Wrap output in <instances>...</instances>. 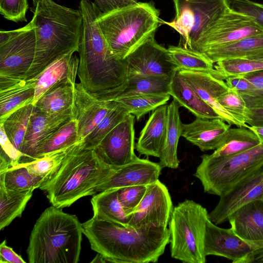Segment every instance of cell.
I'll return each instance as SVG.
<instances>
[{
  "mask_svg": "<svg viewBox=\"0 0 263 263\" xmlns=\"http://www.w3.org/2000/svg\"><path fill=\"white\" fill-rule=\"evenodd\" d=\"M83 25L79 48L78 76L85 89L98 98L107 100L128 79L126 59L110 52L97 22L101 12L90 0L79 4Z\"/></svg>",
  "mask_w": 263,
  "mask_h": 263,
  "instance_id": "cell-1",
  "label": "cell"
},
{
  "mask_svg": "<svg viewBox=\"0 0 263 263\" xmlns=\"http://www.w3.org/2000/svg\"><path fill=\"white\" fill-rule=\"evenodd\" d=\"M82 225L99 263L156 262L170 242L167 228L133 229L93 217Z\"/></svg>",
  "mask_w": 263,
  "mask_h": 263,
  "instance_id": "cell-2",
  "label": "cell"
},
{
  "mask_svg": "<svg viewBox=\"0 0 263 263\" xmlns=\"http://www.w3.org/2000/svg\"><path fill=\"white\" fill-rule=\"evenodd\" d=\"M30 10L34 26L36 48L33 63L26 79L34 78L62 56L78 52L83 17L79 9L53 0H32Z\"/></svg>",
  "mask_w": 263,
  "mask_h": 263,
  "instance_id": "cell-3",
  "label": "cell"
},
{
  "mask_svg": "<svg viewBox=\"0 0 263 263\" xmlns=\"http://www.w3.org/2000/svg\"><path fill=\"white\" fill-rule=\"evenodd\" d=\"M117 168L104 162L94 149L79 143L69 151L57 172L39 189L46 193L52 205L68 207L82 197L95 195L97 187Z\"/></svg>",
  "mask_w": 263,
  "mask_h": 263,
  "instance_id": "cell-4",
  "label": "cell"
},
{
  "mask_svg": "<svg viewBox=\"0 0 263 263\" xmlns=\"http://www.w3.org/2000/svg\"><path fill=\"white\" fill-rule=\"evenodd\" d=\"M83 228L78 217L51 205L36 221L27 249L30 263H77Z\"/></svg>",
  "mask_w": 263,
  "mask_h": 263,
  "instance_id": "cell-5",
  "label": "cell"
},
{
  "mask_svg": "<svg viewBox=\"0 0 263 263\" xmlns=\"http://www.w3.org/2000/svg\"><path fill=\"white\" fill-rule=\"evenodd\" d=\"M153 2H139L99 15L97 22L111 54L125 60L155 36L162 21Z\"/></svg>",
  "mask_w": 263,
  "mask_h": 263,
  "instance_id": "cell-6",
  "label": "cell"
},
{
  "mask_svg": "<svg viewBox=\"0 0 263 263\" xmlns=\"http://www.w3.org/2000/svg\"><path fill=\"white\" fill-rule=\"evenodd\" d=\"M201 158L194 176L204 192L220 197L263 167V143L230 156L204 154Z\"/></svg>",
  "mask_w": 263,
  "mask_h": 263,
  "instance_id": "cell-7",
  "label": "cell"
},
{
  "mask_svg": "<svg viewBox=\"0 0 263 263\" xmlns=\"http://www.w3.org/2000/svg\"><path fill=\"white\" fill-rule=\"evenodd\" d=\"M206 209L186 199L173 208L168 222L172 257L186 263H205Z\"/></svg>",
  "mask_w": 263,
  "mask_h": 263,
  "instance_id": "cell-8",
  "label": "cell"
},
{
  "mask_svg": "<svg viewBox=\"0 0 263 263\" xmlns=\"http://www.w3.org/2000/svg\"><path fill=\"white\" fill-rule=\"evenodd\" d=\"M176 15L172 22L162 21L181 36L179 45L191 49L205 30L231 8V0H173Z\"/></svg>",
  "mask_w": 263,
  "mask_h": 263,
  "instance_id": "cell-9",
  "label": "cell"
},
{
  "mask_svg": "<svg viewBox=\"0 0 263 263\" xmlns=\"http://www.w3.org/2000/svg\"><path fill=\"white\" fill-rule=\"evenodd\" d=\"M36 37L31 21L25 26L0 31V76L26 79L34 58Z\"/></svg>",
  "mask_w": 263,
  "mask_h": 263,
  "instance_id": "cell-10",
  "label": "cell"
},
{
  "mask_svg": "<svg viewBox=\"0 0 263 263\" xmlns=\"http://www.w3.org/2000/svg\"><path fill=\"white\" fill-rule=\"evenodd\" d=\"M262 33L251 17L230 8L205 30L191 49L202 53Z\"/></svg>",
  "mask_w": 263,
  "mask_h": 263,
  "instance_id": "cell-11",
  "label": "cell"
},
{
  "mask_svg": "<svg viewBox=\"0 0 263 263\" xmlns=\"http://www.w3.org/2000/svg\"><path fill=\"white\" fill-rule=\"evenodd\" d=\"M173 210L171 196L159 179L147 185L145 195L135 212L129 216L128 227L145 226L167 228Z\"/></svg>",
  "mask_w": 263,
  "mask_h": 263,
  "instance_id": "cell-12",
  "label": "cell"
},
{
  "mask_svg": "<svg viewBox=\"0 0 263 263\" xmlns=\"http://www.w3.org/2000/svg\"><path fill=\"white\" fill-rule=\"evenodd\" d=\"M128 78L157 76L172 78L179 70L172 62L167 48L159 45L155 36L149 38L126 58Z\"/></svg>",
  "mask_w": 263,
  "mask_h": 263,
  "instance_id": "cell-13",
  "label": "cell"
},
{
  "mask_svg": "<svg viewBox=\"0 0 263 263\" xmlns=\"http://www.w3.org/2000/svg\"><path fill=\"white\" fill-rule=\"evenodd\" d=\"M135 116L129 114L111 130L94 149L106 164L115 167L133 161L135 153Z\"/></svg>",
  "mask_w": 263,
  "mask_h": 263,
  "instance_id": "cell-14",
  "label": "cell"
},
{
  "mask_svg": "<svg viewBox=\"0 0 263 263\" xmlns=\"http://www.w3.org/2000/svg\"><path fill=\"white\" fill-rule=\"evenodd\" d=\"M259 199L263 200V167L220 196L218 204L209 214V218L216 225L221 224L240 206Z\"/></svg>",
  "mask_w": 263,
  "mask_h": 263,
  "instance_id": "cell-15",
  "label": "cell"
},
{
  "mask_svg": "<svg viewBox=\"0 0 263 263\" xmlns=\"http://www.w3.org/2000/svg\"><path fill=\"white\" fill-rule=\"evenodd\" d=\"M117 105L115 100L100 99L85 89L80 82L75 83L73 114L78 123L81 142Z\"/></svg>",
  "mask_w": 263,
  "mask_h": 263,
  "instance_id": "cell-16",
  "label": "cell"
},
{
  "mask_svg": "<svg viewBox=\"0 0 263 263\" xmlns=\"http://www.w3.org/2000/svg\"><path fill=\"white\" fill-rule=\"evenodd\" d=\"M253 250L239 237L231 228H220L209 218L204 237L206 256H221L231 260L233 263H242Z\"/></svg>",
  "mask_w": 263,
  "mask_h": 263,
  "instance_id": "cell-17",
  "label": "cell"
},
{
  "mask_svg": "<svg viewBox=\"0 0 263 263\" xmlns=\"http://www.w3.org/2000/svg\"><path fill=\"white\" fill-rule=\"evenodd\" d=\"M73 117V108L59 114H48L34 107L22 150L24 157L20 163L35 159L40 144Z\"/></svg>",
  "mask_w": 263,
  "mask_h": 263,
  "instance_id": "cell-18",
  "label": "cell"
},
{
  "mask_svg": "<svg viewBox=\"0 0 263 263\" xmlns=\"http://www.w3.org/2000/svg\"><path fill=\"white\" fill-rule=\"evenodd\" d=\"M162 168L159 163L137 156L131 162L117 167L107 180L97 187L96 194L109 189L151 184L159 179Z\"/></svg>",
  "mask_w": 263,
  "mask_h": 263,
  "instance_id": "cell-19",
  "label": "cell"
},
{
  "mask_svg": "<svg viewBox=\"0 0 263 263\" xmlns=\"http://www.w3.org/2000/svg\"><path fill=\"white\" fill-rule=\"evenodd\" d=\"M228 221L234 232L254 250L263 247V200L242 205L229 216Z\"/></svg>",
  "mask_w": 263,
  "mask_h": 263,
  "instance_id": "cell-20",
  "label": "cell"
},
{
  "mask_svg": "<svg viewBox=\"0 0 263 263\" xmlns=\"http://www.w3.org/2000/svg\"><path fill=\"white\" fill-rule=\"evenodd\" d=\"M179 72L200 98L219 114L221 119L231 125L246 127L226 111L218 102V98L229 89L224 80L219 79L207 72L184 69H180Z\"/></svg>",
  "mask_w": 263,
  "mask_h": 263,
  "instance_id": "cell-21",
  "label": "cell"
},
{
  "mask_svg": "<svg viewBox=\"0 0 263 263\" xmlns=\"http://www.w3.org/2000/svg\"><path fill=\"white\" fill-rule=\"evenodd\" d=\"M230 126L221 118L196 117L190 123H182L181 136L201 151L216 150L222 144Z\"/></svg>",
  "mask_w": 263,
  "mask_h": 263,
  "instance_id": "cell-22",
  "label": "cell"
},
{
  "mask_svg": "<svg viewBox=\"0 0 263 263\" xmlns=\"http://www.w3.org/2000/svg\"><path fill=\"white\" fill-rule=\"evenodd\" d=\"M74 53L62 56L34 77L35 87L33 105L54 85L66 82L76 83L79 59Z\"/></svg>",
  "mask_w": 263,
  "mask_h": 263,
  "instance_id": "cell-23",
  "label": "cell"
},
{
  "mask_svg": "<svg viewBox=\"0 0 263 263\" xmlns=\"http://www.w3.org/2000/svg\"><path fill=\"white\" fill-rule=\"evenodd\" d=\"M35 87L34 78L18 79L0 76V121L17 109L33 104Z\"/></svg>",
  "mask_w": 263,
  "mask_h": 263,
  "instance_id": "cell-24",
  "label": "cell"
},
{
  "mask_svg": "<svg viewBox=\"0 0 263 263\" xmlns=\"http://www.w3.org/2000/svg\"><path fill=\"white\" fill-rule=\"evenodd\" d=\"M167 106L153 111L140 132L135 148L140 155L160 158L167 127Z\"/></svg>",
  "mask_w": 263,
  "mask_h": 263,
  "instance_id": "cell-25",
  "label": "cell"
},
{
  "mask_svg": "<svg viewBox=\"0 0 263 263\" xmlns=\"http://www.w3.org/2000/svg\"><path fill=\"white\" fill-rule=\"evenodd\" d=\"M169 94L180 107H184L196 117L221 118L219 114L202 100L178 70L173 77Z\"/></svg>",
  "mask_w": 263,
  "mask_h": 263,
  "instance_id": "cell-26",
  "label": "cell"
},
{
  "mask_svg": "<svg viewBox=\"0 0 263 263\" xmlns=\"http://www.w3.org/2000/svg\"><path fill=\"white\" fill-rule=\"evenodd\" d=\"M178 103L173 100L167 106L166 135L159 164L162 168H177L179 164L177 147L182 134V123L180 118Z\"/></svg>",
  "mask_w": 263,
  "mask_h": 263,
  "instance_id": "cell-27",
  "label": "cell"
},
{
  "mask_svg": "<svg viewBox=\"0 0 263 263\" xmlns=\"http://www.w3.org/2000/svg\"><path fill=\"white\" fill-rule=\"evenodd\" d=\"M263 51V33L211 49L202 53L213 63L230 59L247 58Z\"/></svg>",
  "mask_w": 263,
  "mask_h": 263,
  "instance_id": "cell-28",
  "label": "cell"
},
{
  "mask_svg": "<svg viewBox=\"0 0 263 263\" xmlns=\"http://www.w3.org/2000/svg\"><path fill=\"white\" fill-rule=\"evenodd\" d=\"M118 189L105 190L93 196L91 199L93 217L128 227L129 216L126 215L119 201Z\"/></svg>",
  "mask_w": 263,
  "mask_h": 263,
  "instance_id": "cell-29",
  "label": "cell"
},
{
  "mask_svg": "<svg viewBox=\"0 0 263 263\" xmlns=\"http://www.w3.org/2000/svg\"><path fill=\"white\" fill-rule=\"evenodd\" d=\"M172 79L157 76L129 77L125 85L107 100L144 94H169Z\"/></svg>",
  "mask_w": 263,
  "mask_h": 263,
  "instance_id": "cell-30",
  "label": "cell"
},
{
  "mask_svg": "<svg viewBox=\"0 0 263 263\" xmlns=\"http://www.w3.org/2000/svg\"><path fill=\"white\" fill-rule=\"evenodd\" d=\"M75 83L66 82L54 85L34 104V108L48 114H59L73 108Z\"/></svg>",
  "mask_w": 263,
  "mask_h": 263,
  "instance_id": "cell-31",
  "label": "cell"
},
{
  "mask_svg": "<svg viewBox=\"0 0 263 263\" xmlns=\"http://www.w3.org/2000/svg\"><path fill=\"white\" fill-rule=\"evenodd\" d=\"M34 190L13 191L0 183V230L20 217L33 195Z\"/></svg>",
  "mask_w": 263,
  "mask_h": 263,
  "instance_id": "cell-32",
  "label": "cell"
},
{
  "mask_svg": "<svg viewBox=\"0 0 263 263\" xmlns=\"http://www.w3.org/2000/svg\"><path fill=\"white\" fill-rule=\"evenodd\" d=\"M260 143L257 136L249 128H230L220 147L212 155L215 157L230 156L248 151Z\"/></svg>",
  "mask_w": 263,
  "mask_h": 263,
  "instance_id": "cell-33",
  "label": "cell"
},
{
  "mask_svg": "<svg viewBox=\"0 0 263 263\" xmlns=\"http://www.w3.org/2000/svg\"><path fill=\"white\" fill-rule=\"evenodd\" d=\"M81 143L83 142L79 138L78 123L73 117L40 144L36 149L35 159Z\"/></svg>",
  "mask_w": 263,
  "mask_h": 263,
  "instance_id": "cell-34",
  "label": "cell"
},
{
  "mask_svg": "<svg viewBox=\"0 0 263 263\" xmlns=\"http://www.w3.org/2000/svg\"><path fill=\"white\" fill-rule=\"evenodd\" d=\"M33 109V104L27 105L14 111L1 122L8 139L21 152Z\"/></svg>",
  "mask_w": 263,
  "mask_h": 263,
  "instance_id": "cell-35",
  "label": "cell"
},
{
  "mask_svg": "<svg viewBox=\"0 0 263 263\" xmlns=\"http://www.w3.org/2000/svg\"><path fill=\"white\" fill-rule=\"evenodd\" d=\"M167 50L179 70L207 72L213 75L214 63L202 53L181 45L169 46Z\"/></svg>",
  "mask_w": 263,
  "mask_h": 263,
  "instance_id": "cell-36",
  "label": "cell"
},
{
  "mask_svg": "<svg viewBox=\"0 0 263 263\" xmlns=\"http://www.w3.org/2000/svg\"><path fill=\"white\" fill-rule=\"evenodd\" d=\"M45 179L31 173L23 163H18L6 171L0 172V183L13 191L39 189Z\"/></svg>",
  "mask_w": 263,
  "mask_h": 263,
  "instance_id": "cell-37",
  "label": "cell"
},
{
  "mask_svg": "<svg viewBox=\"0 0 263 263\" xmlns=\"http://www.w3.org/2000/svg\"><path fill=\"white\" fill-rule=\"evenodd\" d=\"M170 96L168 93H151L123 97L114 100L139 120L151 111L166 104Z\"/></svg>",
  "mask_w": 263,
  "mask_h": 263,
  "instance_id": "cell-38",
  "label": "cell"
},
{
  "mask_svg": "<svg viewBox=\"0 0 263 263\" xmlns=\"http://www.w3.org/2000/svg\"><path fill=\"white\" fill-rule=\"evenodd\" d=\"M129 114L126 109L117 103V106L108 112L84 139L82 143L84 147L95 149L103 138Z\"/></svg>",
  "mask_w": 263,
  "mask_h": 263,
  "instance_id": "cell-39",
  "label": "cell"
},
{
  "mask_svg": "<svg viewBox=\"0 0 263 263\" xmlns=\"http://www.w3.org/2000/svg\"><path fill=\"white\" fill-rule=\"evenodd\" d=\"M215 63L213 76L222 80L228 77L243 76L263 69V61L247 58L226 59Z\"/></svg>",
  "mask_w": 263,
  "mask_h": 263,
  "instance_id": "cell-40",
  "label": "cell"
},
{
  "mask_svg": "<svg viewBox=\"0 0 263 263\" xmlns=\"http://www.w3.org/2000/svg\"><path fill=\"white\" fill-rule=\"evenodd\" d=\"M73 146L45 155L29 162L22 163L31 173L41 177L46 181L57 172L66 155Z\"/></svg>",
  "mask_w": 263,
  "mask_h": 263,
  "instance_id": "cell-41",
  "label": "cell"
},
{
  "mask_svg": "<svg viewBox=\"0 0 263 263\" xmlns=\"http://www.w3.org/2000/svg\"><path fill=\"white\" fill-rule=\"evenodd\" d=\"M219 104L246 127L248 107L243 97L238 92L229 89L218 98Z\"/></svg>",
  "mask_w": 263,
  "mask_h": 263,
  "instance_id": "cell-42",
  "label": "cell"
},
{
  "mask_svg": "<svg viewBox=\"0 0 263 263\" xmlns=\"http://www.w3.org/2000/svg\"><path fill=\"white\" fill-rule=\"evenodd\" d=\"M147 189L146 185H132L118 189V197L127 216L136 210Z\"/></svg>",
  "mask_w": 263,
  "mask_h": 263,
  "instance_id": "cell-43",
  "label": "cell"
},
{
  "mask_svg": "<svg viewBox=\"0 0 263 263\" xmlns=\"http://www.w3.org/2000/svg\"><path fill=\"white\" fill-rule=\"evenodd\" d=\"M27 0H0V13L6 19L16 23L26 22Z\"/></svg>",
  "mask_w": 263,
  "mask_h": 263,
  "instance_id": "cell-44",
  "label": "cell"
},
{
  "mask_svg": "<svg viewBox=\"0 0 263 263\" xmlns=\"http://www.w3.org/2000/svg\"><path fill=\"white\" fill-rule=\"evenodd\" d=\"M1 145L0 159L7 162L11 167L20 163L24 155L18 150L8 139L2 125L0 127Z\"/></svg>",
  "mask_w": 263,
  "mask_h": 263,
  "instance_id": "cell-45",
  "label": "cell"
},
{
  "mask_svg": "<svg viewBox=\"0 0 263 263\" xmlns=\"http://www.w3.org/2000/svg\"><path fill=\"white\" fill-rule=\"evenodd\" d=\"M231 8L251 17L263 29V5L250 0H231Z\"/></svg>",
  "mask_w": 263,
  "mask_h": 263,
  "instance_id": "cell-46",
  "label": "cell"
},
{
  "mask_svg": "<svg viewBox=\"0 0 263 263\" xmlns=\"http://www.w3.org/2000/svg\"><path fill=\"white\" fill-rule=\"evenodd\" d=\"M253 85L254 90L249 97H243L247 107H254L263 104V69L243 75Z\"/></svg>",
  "mask_w": 263,
  "mask_h": 263,
  "instance_id": "cell-47",
  "label": "cell"
},
{
  "mask_svg": "<svg viewBox=\"0 0 263 263\" xmlns=\"http://www.w3.org/2000/svg\"><path fill=\"white\" fill-rule=\"evenodd\" d=\"M224 80L229 89L236 91L242 97H249L252 95L253 86L243 76H230Z\"/></svg>",
  "mask_w": 263,
  "mask_h": 263,
  "instance_id": "cell-48",
  "label": "cell"
},
{
  "mask_svg": "<svg viewBox=\"0 0 263 263\" xmlns=\"http://www.w3.org/2000/svg\"><path fill=\"white\" fill-rule=\"evenodd\" d=\"M138 2V0H94L93 3L102 13L125 7Z\"/></svg>",
  "mask_w": 263,
  "mask_h": 263,
  "instance_id": "cell-49",
  "label": "cell"
},
{
  "mask_svg": "<svg viewBox=\"0 0 263 263\" xmlns=\"http://www.w3.org/2000/svg\"><path fill=\"white\" fill-rule=\"evenodd\" d=\"M1 263H26L23 258L15 253L12 248L6 244V240L3 241L0 245Z\"/></svg>",
  "mask_w": 263,
  "mask_h": 263,
  "instance_id": "cell-50",
  "label": "cell"
},
{
  "mask_svg": "<svg viewBox=\"0 0 263 263\" xmlns=\"http://www.w3.org/2000/svg\"><path fill=\"white\" fill-rule=\"evenodd\" d=\"M246 124L250 126L263 127V107L248 108Z\"/></svg>",
  "mask_w": 263,
  "mask_h": 263,
  "instance_id": "cell-51",
  "label": "cell"
},
{
  "mask_svg": "<svg viewBox=\"0 0 263 263\" xmlns=\"http://www.w3.org/2000/svg\"><path fill=\"white\" fill-rule=\"evenodd\" d=\"M242 263H263V247L252 251Z\"/></svg>",
  "mask_w": 263,
  "mask_h": 263,
  "instance_id": "cell-52",
  "label": "cell"
},
{
  "mask_svg": "<svg viewBox=\"0 0 263 263\" xmlns=\"http://www.w3.org/2000/svg\"><path fill=\"white\" fill-rule=\"evenodd\" d=\"M249 128L256 134L260 142L263 143V127L250 126Z\"/></svg>",
  "mask_w": 263,
  "mask_h": 263,
  "instance_id": "cell-53",
  "label": "cell"
},
{
  "mask_svg": "<svg viewBox=\"0 0 263 263\" xmlns=\"http://www.w3.org/2000/svg\"><path fill=\"white\" fill-rule=\"evenodd\" d=\"M247 58L252 60L263 61V51L259 53H257Z\"/></svg>",
  "mask_w": 263,
  "mask_h": 263,
  "instance_id": "cell-54",
  "label": "cell"
},
{
  "mask_svg": "<svg viewBox=\"0 0 263 263\" xmlns=\"http://www.w3.org/2000/svg\"><path fill=\"white\" fill-rule=\"evenodd\" d=\"M258 107H263V104L262 105H261L260 106H258Z\"/></svg>",
  "mask_w": 263,
  "mask_h": 263,
  "instance_id": "cell-55",
  "label": "cell"
}]
</instances>
